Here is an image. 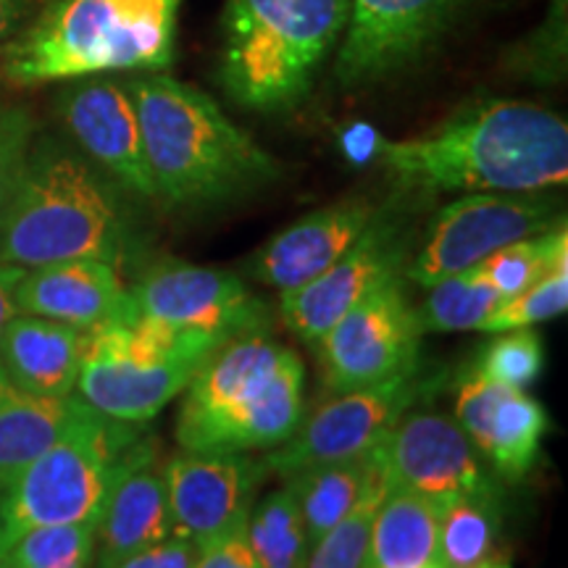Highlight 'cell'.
I'll list each match as a JSON object with an SVG mask.
<instances>
[{"label":"cell","mask_w":568,"mask_h":568,"mask_svg":"<svg viewBox=\"0 0 568 568\" xmlns=\"http://www.w3.org/2000/svg\"><path fill=\"white\" fill-rule=\"evenodd\" d=\"M372 166L397 193L418 201L443 193H545L568 180V126L542 105L487 101L418 138L379 134Z\"/></svg>","instance_id":"cell-1"},{"label":"cell","mask_w":568,"mask_h":568,"mask_svg":"<svg viewBox=\"0 0 568 568\" xmlns=\"http://www.w3.org/2000/svg\"><path fill=\"white\" fill-rule=\"evenodd\" d=\"M130 193L61 138L32 140L0 222V264L105 261L124 272L145 255Z\"/></svg>","instance_id":"cell-2"},{"label":"cell","mask_w":568,"mask_h":568,"mask_svg":"<svg viewBox=\"0 0 568 568\" xmlns=\"http://www.w3.org/2000/svg\"><path fill=\"white\" fill-rule=\"evenodd\" d=\"M124 84L138 109L159 203L209 209L280 180V161L205 92L166 71H134Z\"/></svg>","instance_id":"cell-3"},{"label":"cell","mask_w":568,"mask_h":568,"mask_svg":"<svg viewBox=\"0 0 568 568\" xmlns=\"http://www.w3.org/2000/svg\"><path fill=\"white\" fill-rule=\"evenodd\" d=\"M184 0H48L0 48L13 84L71 82L113 71H166Z\"/></svg>","instance_id":"cell-4"},{"label":"cell","mask_w":568,"mask_h":568,"mask_svg":"<svg viewBox=\"0 0 568 568\" xmlns=\"http://www.w3.org/2000/svg\"><path fill=\"white\" fill-rule=\"evenodd\" d=\"M305 372L268 332L234 337L197 368L176 416L182 450H272L303 422Z\"/></svg>","instance_id":"cell-5"},{"label":"cell","mask_w":568,"mask_h":568,"mask_svg":"<svg viewBox=\"0 0 568 568\" xmlns=\"http://www.w3.org/2000/svg\"><path fill=\"white\" fill-rule=\"evenodd\" d=\"M351 0H226L219 82L247 111L293 109L343 42Z\"/></svg>","instance_id":"cell-6"},{"label":"cell","mask_w":568,"mask_h":568,"mask_svg":"<svg viewBox=\"0 0 568 568\" xmlns=\"http://www.w3.org/2000/svg\"><path fill=\"white\" fill-rule=\"evenodd\" d=\"M145 439V424L119 422L84 403L63 435L0 493L6 539L34 527H98L113 485Z\"/></svg>","instance_id":"cell-7"},{"label":"cell","mask_w":568,"mask_h":568,"mask_svg":"<svg viewBox=\"0 0 568 568\" xmlns=\"http://www.w3.org/2000/svg\"><path fill=\"white\" fill-rule=\"evenodd\" d=\"M216 339L134 318L88 329L77 393L103 416L148 424L184 393Z\"/></svg>","instance_id":"cell-8"},{"label":"cell","mask_w":568,"mask_h":568,"mask_svg":"<svg viewBox=\"0 0 568 568\" xmlns=\"http://www.w3.org/2000/svg\"><path fill=\"white\" fill-rule=\"evenodd\" d=\"M443 382V372L418 358L376 385L332 395L329 403L303 418L293 437L272 447L261 464L266 474L290 479L303 468L372 453L408 410L437 395Z\"/></svg>","instance_id":"cell-9"},{"label":"cell","mask_w":568,"mask_h":568,"mask_svg":"<svg viewBox=\"0 0 568 568\" xmlns=\"http://www.w3.org/2000/svg\"><path fill=\"white\" fill-rule=\"evenodd\" d=\"M397 193L379 205L358 243L316 280L282 295V322L301 343L314 347L326 332L382 284L406 276L414 247V203Z\"/></svg>","instance_id":"cell-10"},{"label":"cell","mask_w":568,"mask_h":568,"mask_svg":"<svg viewBox=\"0 0 568 568\" xmlns=\"http://www.w3.org/2000/svg\"><path fill=\"white\" fill-rule=\"evenodd\" d=\"M556 203L539 193H468L443 205L406 266L418 287L479 266L516 240L531 237L560 222Z\"/></svg>","instance_id":"cell-11"},{"label":"cell","mask_w":568,"mask_h":568,"mask_svg":"<svg viewBox=\"0 0 568 568\" xmlns=\"http://www.w3.org/2000/svg\"><path fill=\"white\" fill-rule=\"evenodd\" d=\"M130 293L140 318L211 337L219 345L272 326L268 305L237 274L222 268L153 261Z\"/></svg>","instance_id":"cell-12"},{"label":"cell","mask_w":568,"mask_h":568,"mask_svg":"<svg viewBox=\"0 0 568 568\" xmlns=\"http://www.w3.org/2000/svg\"><path fill=\"white\" fill-rule=\"evenodd\" d=\"M406 276L382 284L353 305L314 345L329 395L387 379L422 358V326L406 295Z\"/></svg>","instance_id":"cell-13"},{"label":"cell","mask_w":568,"mask_h":568,"mask_svg":"<svg viewBox=\"0 0 568 568\" xmlns=\"http://www.w3.org/2000/svg\"><path fill=\"white\" fill-rule=\"evenodd\" d=\"M382 464L389 487L424 495L439 508L458 495L500 489L458 422L435 410H408L382 443Z\"/></svg>","instance_id":"cell-14"},{"label":"cell","mask_w":568,"mask_h":568,"mask_svg":"<svg viewBox=\"0 0 568 568\" xmlns=\"http://www.w3.org/2000/svg\"><path fill=\"white\" fill-rule=\"evenodd\" d=\"M174 535L197 550L247 521L266 468L247 453L182 450L163 464Z\"/></svg>","instance_id":"cell-15"},{"label":"cell","mask_w":568,"mask_h":568,"mask_svg":"<svg viewBox=\"0 0 568 568\" xmlns=\"http://www.w3.org/2000/svg\"><path fill=\"white\" fill-rule=\"evenodd\" d=\"M59 113L74 145L103 174L132 197L159 203L138 109L124 82L109 74L71 80L59 95Z\"/></svg>","instance_id":"cell-16"},{"label":"cell","mask_w":568,"mask_h":568,"mask_svg":"<svg viewBox=\"0 0 568 568\" xmlns=\"http://www.w3.org/2000/svg\"><path fill=\"white\" fill-rule=\"evenodd\" d=\"M460 0H351L337 80L372 84L414 63L450 24Z\"/></svg>","instance_id":"cell-17"},{"label":"cell","mask_w":568,"mask_h":568,"mask_svg":"<svg viewBox=\"0 0 568 568\" xmlns=\"http://www.w3.org/2000/svg\"><path fill=\"white\" fill-rule=\"evenodd\" d=\"M456 422L497 477L508 481H521L537 466L550 429L542 403L527 395V389L487 379L477 366L458 376Z\"/></svg>","instance_id":"cell-18"},{"label":"cell","mask_w":568,"mask_h":568,"mask_svg":"<svg viewBox=\"0 0 568 568\" xmlns=\"http://www.w3.org/2000/svg\"><path fill=\"white\" fill-rule=\"evenodd\" d=\"M376 209L379 205L361 195L324 205L268 240L251 258L247 272L280 295L293 293L324 274L358 243Z\"/></svg>","instance_id":"cell-19"},{"label":"cell","mask_w":568,"mask_h":568,"mask_svg":"<svg viewBox=\"0 0 568 568\" xmlns=\"http://www.w3.org/2000/svg\"><path fill=\"white\" fill-rule=\"evenodd\" d=\"M17 311L84 332L138 318L122 272L92 258L24 268L17 284Z\"/></svg>","instance_id":"cell-20"},{"label":"cell","mask_w":568,"mask_h":568,"mask_svg":"<svg viewBox=\"0 0 568 568\" xmlns=\"http://www.w3.org/2000/svg\"><path fill=\"white\" fill-rule=\"evenodd\" d=\"M172 535V510L163 466L159 464V443L148 435L105 500L95 527L92 568H111L132 552L159 545Z\"/></svg>","instance_id":"cell-21"},{"label":"cell","mask_w":568,"mask_h":568,"mask_svg":"<svg viewBox=\"0 0 568 568\" xmlns=\"http://www.w3.org/2000/svg\"><path fill=\"white\" fill-rule=\"evenodd\" d=\"M88 332L53 318L17 314L0 337V368L17 385L48 397L74 395Z\"/></svg>","instance_id":"cell-22"},{"label":"cell","mask_w":568,"mask_h":568,"mask_svg":"<svg viewBox=\"0 0 568 568\" xmlns=\"http://www.w3.org/2000/svg\"><path fill=\"white\" fill-rule=\"evenodd\" d=\"M82 406L80 395L30 393L0 368V493L63 435Z\"/></svg>","instance_id":"cell-23"},{"label":"cell","mask_w":568,"mask_h":568,"mask_svg":"<svg viewBox=\"0 0 568 568\" xmlns=\"http://www.w3.org/2000/svg\"><path fill=\"white\" fill-rule=\"evenodd\" d=\"M382 479H385L382 445L358 458L318 464L293 474L287 487L301 510L308 548H314L326 531L335 529L358 506L361 497Z\"/></svg>","instance_id":"cell-24"},{"label":"cell","mask_w":568,"mask_h":568,"mask_svg":"<svg viewBox=\"0 0 568 568\" xmlns=\"http://www.w3.org/2000/svg\"><path fill=\"white\" fill-rule=\"evenodd\" d=\"M437 503L403 487H389L376 506L366 568L439 566Z\"/></svg>","instance_id":"cell-25"},{"label":"cell","mask_w":568,"mask_h":568,"mask_svg":"<svg viewBox=\"0 0 568 568\" xmlns=\"http://www.w3.org/2000/svg\"><path fill=\"white\" fill-rule=\"evenodd\" d=\"M439 510V566L477 568L500 558L506 524L503 489L458 495Z\"/></svg>","instance_id":"cell-26"},{"label":"cell","mask_w":568,"mask_h":568,"mask_svg":"<svg viewBox=\"0 0 568 568\" xmlns=\"http://www.w3.org/2000/svg\"><path fill=\"white\" fill-rule=\"evenodd\" d=\"M568 264V232L566 219H560L545 232L531 237L516 240L500 251H495L487 261H481V272L487 282L497 290L503 303L514 301L516 295L527 293L552 268Z\"/></svg>","instance_id":"cell-27"},{"label":"cell","mask_w":568,"mask_h":568,"mask_svg":"<svg viewBox=\"0 0 568 568\" xmlns=\"http://www.w3.org/2000/svg\"><path fill=\"white\" fill-rule=\"evenodd\" d=\"M426 301L416 308L422 332H466L487 322L503 297L487 282L481 266L450 274L432 284Z\"/></svg>","instance_id":"cell-28"},{"label":"cell","mask_w":568,"mask_h":568,"mask_svg":"<svg viewBox=\"0 0 568 568\" xmlns=\"http://www.w3.org/2000/svg\"><path fill=\"white\" fill-rule=\"evenodd\" d=\"M247 539L258 568H303L308 558L301 510L290 487L266 495L247 516Z\"/></svg>","instance_id":"cell-29"},{"label":"cell","mask_w":568,"mask_h":568,"mask_svg":"<svg viewBox=\"0 0 568 568\" xmlns=\"http://www.w3.org/2000/svg\"><path fill=\"white\" fill-rule=\"evenodd\" d=\"M95 527L61 524L34 527L9 542V568H92Z\"/></svg>","instance_id":"cell-30"},{"label":"cell","mask_w":568,"mask_h":568,"mask_svg":"<svg viewBox=\"0 0 568 568\" xmlns=\"http://www.w3.org/2000/svg\"><path fill=\"white\" fill-rule=\"evenodd\" d=\"M387 489V477L376 481V485L361 497L358 506L311 548L303 568H366L372 521L376 506H379Z\"/></svg>","instance_id":"cell-31"},{"label":"cell","mask_w":568,"mask_h":568,"mask_svg":"<svg viewBox=\"0 0 568 568\" xmlns=\"http://www.w3.org/2000/svg\"><path fill=\"white\" fill-rule=\"evenodd\" d=\"M479 374L487 379L514 389H527L535 385L545 366V347L537 332L529 326L521 329L497 332L489 343L481 347L474 361Z\"/></svg>","instance_id":"cell-32"},{"label":"cell","mask_w":568,"mask_h":568,"mask_svg":"<svg viewBox=\"0 0 568 568\" xmlns=\"http://www.w3.org/2000/svg\"><path fill=\"white\" fill-rule=\"evenodd\" d=\"M568 308V264L552 268L537 284H531L527 293L516 295L514 301L500 303L479 332L497 335V332L521 329V326L542 324L550 318L564 316Z\"/></svg>","instance_id":"cell-33"},{"label":"cell","mask_w":568,"mask_h":568,"mask_svg":"<svg viewBox=\"0 0 568 568\" xmlns=\"http://www.w3.org/2000/svg\"><path fill=\"white\" fill-rule=\"evenodd\" d=\"M34 140V119L24 105L0 101V222Z\"/></svg>","instance_id":"cell-34"},{"label":"cell","mask_w":568,"mask_h":568,"mask_svg":"<svg viewBox=\"0 0 568 568\" xmlns=\"http://www.w3.org/2000/svg\"><path fill=\"white\" fill-rule=\"evenodd\" d=\"M195 568H258L247 539V521L197 550Z\"/></svg>","instance_id":"cell-35"},{"label":"cell","mask_w":568,"mask_h":568,"mask_svg":"<svg viewBox=\"0 0 568 568\" xmlns=\"http://www.w3.org/2000/svg\"><path fill=\"white\" fill-rule=\"evenodd\" d=\"M195 560H197L195 545L172 535L159 545H151V548L132 552V556L122 558L111 568H195Z\"/></svg>","instance_id":"cell-36"},{"label":"cell","mask_w":568,"mask_h":568,"mask_svg":"<svg viewBox=\"0 0 568 568\" xmlns=\"http://www.w3.org/2000/svg\"><path fill=\"white\" fill-rule=\"evenodd\" d=\"M379 130H374L372 124H351L339 132V151L345 153L347 161H353L355 166H368L374 159L376 140H379Z\"/></svg>","instance_id":"cell-37"},{"label":"cell","mask_w":568,"mask_h":568,"mask_svg":"<svg viewBox=\"0 0 568 568\" xmlns=\"http://www.w3.org/2000/svg\"><path fill=\"white\" fill-rule=\"evenodd\" d=\"M24 274L21 266H11V264H0V337H3L6 324L11 322L13 316L19 314L17 311V284Z\"/></svg>","instance_id":"cell-38"},{"label":"cell","mask_w":568,"mask_h":568,"mask_svg":"<svg viewBox=\"0 0 568 568\" xmlns=\"http://www.w3.org/2000/svg\"><path fill=\"white\" fill-rule=\"evenodd\" d=\"M34 0H0V42L11 40L21 30Z\"/></svg>","instance_id":"cell-39"},{"label":"cell","mask_w":568,"mask_h":568,"mask_svg":"<svg viewBox=\"0 0 568 568\" xmlns=\"http://www.w3.org/2000/svg\"><path fill=\"white\" fill-rule=\"evenodd\" d=\"M0 568H9V539L3 535V524H0Z\"/></svg>","instance_id":"cell-40"},{"label":"cell","mask_w":568,"mask_h":568,"mask_svg":"<svg viewBox=\"0 0 568 568\" xmlns=\"http://www.w3.org/2000/svg\"><path fill=\"white\" fill-rule=\"evenodd\" d=\"M477 568H510V564H508V560L497 558V560H489V564H485V566H477Z\"/></svg>","instance_id":"cell-41"},{"label":"cell","mask_w":568,"mask_h":568,"mask_svg":"<svg viewBox=\"0 0 568 568\" xmlns=\"http://www.w3.org/2000/svg\"><path fill=\"white\" fill-rule=\"evenodd\" d=\"M426 568H443V566H426Z\"/></svg>","instance_id":"cell-42"}]
</instances>
